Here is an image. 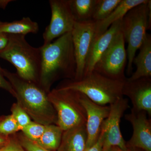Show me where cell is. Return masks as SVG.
I'll use <instances>...</instances> for the list:
<instances>
[{
	"mask_svg": "<svg viewBox=\"0 0 151 151\" xmlns=\"http://www.w3.org/2000/svg\"><path fill=\"white\" fill-rule=\"evenodd\" d=\"M51 19L43 34V45L52 42L73 29L75 21L69 5V0H50Z\"/></svg>",
	"mask_w": 151,
	"mask_h": 151,
	"instance_id": "obj_9",
	"label": "cell"
},
{
	"mask_svg": "<svg viewBox=\"0 0 151 151\" xmlns=\"http://www.w3.org/2000/svg\"><path fill=\"white\" fill-rule=\"evenodd\" d=\"M96 22H76L72 31L76 70L74 80L81 79L84 75L86 60L95 36Z\"/></svg>",
	"mask_w": 151,
	"mask_h": 151,
	"instance_id": "obj_8",
	"label": "cell"
},
{
	"mask_svg": "<svg viewBox=\"0 0 151 151\" xmlns=\"http://www.w3.org/2000/svg\"><path fill=\"white\" fill-rule=\"evenodd\" d=\"M125 80L112 79L93 70L80 80H68L58 88L77 91L97 104L109 105L124 97Z\"/></svg>",
	"mask_w": 151,
	"mask_h": 151,
	"instance_id": "obj_4",
	"label": "cell"
},
{
	"mask_svg": "<svg viewBox=\"0 0 151 151\" xmlns=\"http://www.w3.org/2000/svg\"><path fill=\"white\" fill-rule=\"evenodd\" d=\"M0 151H25L19 143L14 140L10 139L8 143L0 148Z\"/></svg>",
	"mask_w": 151,
	"mask_h": 151,
	"instance_id": "obj_27",
	"label": "cell"
},
{
	"mask_svg": "<svg viewBox=\"0 0 151 151\" xmlns=\"http://www.w3.org/2000/svg\"><path fill=\"white\" fill-rule=\"evenodd\" d=\"M11 1H0V7L2 8H5L6 6Z\"/></svg>",
	"mask_w": 151,
	"mask_h": 151,
	"instance_id": "obj_32",
	"label": "cell"
},
{
	"mask_svg": "<svg viewBox=\"0 0 151 151\" xmlns=\"http://www.w3.org/2000/svg\"><path fill=\"white\" fill-rule=\"evenodd\" d=\"M125 118L133 129L132 137L126 143L127 147L151 151V120L147 112L132 108Z\"/></svg>",
	"mask_w": 151,
	"mask_h": 151,
	"instance_id": "obj_11",
	"label": "cell"
},
{
	"mask_svg": "<svg viewBox=\"0 0 151 151\" xmlns=\"http://www.w3.org/2000/svg\"><path fill=\"white\" fill-rule=\"evenodd\" d=\"M3 69L0 66V88L6 90L14 97L15 94L14 91L9 81L6 79Z\"/></svg>",
	"mask_w": 151,
	"mask_h": 151,
	"instance_id": "obj_26",
	"label": "cell"
},
{
	"mask_svg": "<svg viewBox=\"0 0 151 151\" xmlns=\"http://www.w3.org/2000/svg\"><path fill=\"white\" fill-rule=\"evenodd\" d=\"M137 148L127 147L126 150H122L118 147H113L110 149L109 151H137L136 150Z\"/></svg>",
	"mask_w": 151,
	"mask_h": 151,
	"instance_id": "obj_31",
	"label": "cell"
},
{
	"mask_svg": "<svg viewBox=\"0 0 151 151\" xmlns=\"http://www.w3.org/2000/svg\"><path fill=\"white\" fill-rule=\"evenodd\" d=\"M122 19L113 23L104 33L94 39L86 60L84 76L94 70V66L101 56L110 45L117 33L121 30Z\"/></svg>",
	"mask_w": 151,
	"mask_h": 151,
	"instance_id": "obj_14",
	"label": "cell"
},
{
	"mask_svg": "<svg viewBox=\"0 0 151 151\" xmlns=\"http://www.w3.org/2000/svg\"><path fill=\"white\" fill-rule=\"evenodd\" d=\"M104 139V133L103 130L100 131L99 138L96 143L92 147L85 151H103V142Z\"/></svg>",
	"mask_w": 151,
	"mask_h": 151,
	"instance_id": "obj_28",
	"label": "cell"
},
{
	"mask_svg": "<svg viewBox=\"0 0 151 151\" xmlns=\"http://www.w3.org/2000/svg\"><path fill=\"white\" fill-rule=\"evenodd\" d=\"M19 130L20 129L12 114L5 117L0 122V133L4 136L9 137Z\"/></svg>",
	"mask_w": 151,
	"mask_h": 151,
	"instance_id": "obj_24",
	"label": "cell"
},
{
	"mask_svg": "<svg viewBox=\"0 0 151 151\" xmlns=\"http://www.w3.org/2000/svg\"><path fill=\"white\" fill-rule=\"evenodd\" d=\"M109 105L110 113L101 128L104 133L103 151H109L113 147L126 150L127 144L122 136L120 124L124 113L129 108V100L123 97Z\"/></svg>",
	"mask_w": 151,
	"mask_h": 151,
	"instance_id": "obj_10",
	"label": "cell"
},
{
	"mask_svg": "<svg viewBox=\"0 0 151 151\" xmlns=\"http://www.w3.org/2000/svg\"><path fill=\"white\" fill-rule=\"evenodd\" d=\"M19 142L27 151H51L44 148L35 142L27 138L23 134L18 136Z\"/></svg>",
	"mask_w": 151,
	"mask_h": 151,
	"instance_id": "obj_25",
	"label": "cell"
},
{
	"mask_svg": "<svg viewBox=\"0 0 151 151\" xmlns=\"http://www.w3.org/2000/svg\"><path fill=\"white\" fill-rule=\"evenodd\" d=\"M122 94L129 98L132 108L137 111H145L151 116V78L145 77L133 81L126 78Z\"/></svg>",
	"mask_w": 151,
	"mask_h": 151,
	"instance_id": "obj_13",
	"label": "cell"
},
{
	"mask_svg": "<svg viewBox=\"0 0 151 151\" xmlns=\"http://www.w3.org/2000/svg\"><path fill=\"white\" fill-rule=\"evenodd\" d=\"M39 29L37 23L28 17L13 22H0V33L7 34L26 35L29 33H37Z\"/></svg>",
	"mask_w": 151,
	"mask_h": 151,
	"instance_id": "obj_18",
	"label": "cell"
},
{
	"mask_svg": "<svg viewBox=\"0 0 151 151\" xmlns=\"http://www.w3.org/2000/svg\"><path fill=\"white\" fill-rule=\"evenodd\" d=\"M11 111L12 115L15 119L21 131L32 122L30 117L19 103H15L13 105Z\"/></svg>",
	"mask_w": 151,
	"mask_h": 151,
	"instance_id": "obj_23",
	"label": "cell"
},
{
	"mask_svg": "<svg viewBox=\"0 0 151 151\" xmlns=\"http://www.w3.org/2000/svg\"><path fill=\"white\" fill-rule=\"evenodd\" d=\"M63 131L57 125H47L43 134L36 142L37 145L50 151L59 148Z\"/></svg>",
	"mask_w": 151,
	"mask_h": 151,
	"instance_id": "obj_20",
	"label": "cell"
},
{
	"mask_svg": "<svg viewBox=\"0 0 151 151\" xmlns=\"http://www.w3.org/2000/svg\"><path fill=\"white\" fill-rule=\"evenodd\" d=\"M151 1L131 9L122 19L121 31L128 43L127 73L132 74L133 60L151 28Z\"/></svg>",
	"mask_w": 151,
	"mask_h": 151,
	"instance_id": "obj_5",
	"label": "cell"
},
{
	"mask_svg": "<svg viewBox=\"0 0 151 151\" xmlns=\"http://www.w3.org/2000/svg\"><path fill=\"white\" fill-rule=\"evenodd\" d=\"M3 71L14 91L17 103L35 122L45 126L56 124V111L46 91L39 84L24 80L6 69Z\"/></svg>",
	"mask_w": 151,
	"mask_h": 151,
	"instance_id": "obj_2",
	"label": "cell"
},
{
	"mask_svg": "<svg viewBox=\"0 0 151 151\" xmlns=\"http://www.w3.org/2000/svg\"><path fill=\"white\" fill-rule=\"evenodd\" d=\"M41 70L40 86L45 91L53 80L60 76L74 79L76 64L71 32L53 42L40 47Z\"/></svg>",
	"mask_w": 151,
	"mask_h": 151,
	"instance_id": "obj_1",
	"label": "cell"
},
{
	"mask_svg": "<svg viewBox=\"0 0 151 151\" xmlns=\"http://www.w3.org/2000/svg\"><path fill=\"white\" fill-rule=\"evenodd\" d=\"M10 138L0 133V148L6 145L10 141Z\"/></svg>",
	"mask_w": 151,
	"mask_h": 151,
	"instance_id": "obj_30",
	"label": "cell"
},
{
	"mask_svg": "<svg viewBox=\"0 0 151 151\" xmlns=\"http://www.w3.org/2000/svg\"><path fill=\"white\" fill-rule=\"evenodd\" d=\"M0 58L12 63L16 68L17 74L22 78L39 83L41 50L40 47L31 46L27 41L25 35L9 34L8 44L0 52Z\"/></svg>",
	"mask_w": 151,
	"mask_h": 151,
	"instance_id": "obj_3",
	"label": "cell"
},
{
	"mask_svg": "<svg viewBox=\"0 0 151 151\" xmlns=\"http://www.w3.org/2000/svg\"><path fill=\"white\" fill-rule=\"evenodd\" d=\"M80 93V101L86 111V128L87 142L86 150L97 142L101 131V126L110 113V105H101L94 103L82 93Z\"/></svg>",
	"mask_w": 151,
	"mask_h": 151,
	"instance_id": "obj_12",
	"label": "cell"
},
{
	"mask_svg": "<svg viewBox=\"0 0 151 151\" xmlns=\"http://www.w3.org/2000/svg\"><path fill=\"white\" fill-rule=\"evenodd\" d=\"M47 97L56 111L57 125L63 132L86 125V112L79 92L58 88L49 92Z\"/></svg>",
	"mask_w": 151,
	"mask_h": 151,
	"instance_id": "obj_6",
	"label": "cell"
},
{
	"mask_svg": "<svg viewBox=\"0 0 151 151\" xmlns=\"http://www.w3.org/2000/svg\"><path fill=\"white\" fill-rule=\"evenodd\" d=\"M87 137L86 125L63 132L61 144L64 151H85Z\"/></svg>",
	"mask_w": 151,
	"mask_h": 151,
	"instance_id": "obj_17",
	"label": "cell"
},
{
	"mask_svg": "<svg viewBox=\"0 0 151 151\" xmlns=\"http://www.w3.org/2000/svg\"><path fill=\"white\" fill-rule=\"evenodd\" d=\"M149 0H121L117 7L111 14L102 21L96 22L95 38L100 36L108 29L110 26L124 17L127 13L136 6L147 2Z\"/></svg>",
	"mask_w": 151,
	"mask_h": 151,
	"instance_id": "obj_16",
	"label": "cell"
},
{
	"mask_svg": "<svg viewBox=\"0 0 151 151\" xmlns=\"http://www.w3.org/2000/svg\"><path fill=\"white\" fill-rule=\"evenodd\" d=\"M140 51L137 56H135L133 63L137 66V69L129 78V81H133L145 77H151V37L147 34L145 39Z\"/></svg>",
	"mask_w": 151,
	"mask_h": 151,
	"instance_id": "obj_15",
	"label": "cell"
},
{
	"mask_svg": "<svg viewBox=\"0 0 151 151\" xmlns=\"http://www.w3.org/2000/svg\"><path fill=\"white\" fill-rule=\"evenodd\" d=\"M9 40V34L0 33V52L7 46Z\"/></svg>",
	"mask_w": 151,
	"mask_h": 151,
	"instance_id": "obj_29",
	"label": "cell"
},
{
	"mask_svg": "<svg viewBox=\"0 0 151 151\" xmlns=\"http://www.w3.org/2000/svg\"><path fill=\"white\" fill-rule=\"evenodd\" d=\"M98 0H69L70 10L76 22L92 20Z\"/></svg>",
	"mask_w": 151,
	"mask_h": 151,
	"instance_id": "obj_19",
	"label": "cell"
},
{
	"mask_svg": "<svg viewBox=\"0 0 151 151\" xmlns=\"http://www.w3.org/2000/svg\"><path fill=\"white\" fill-rule=\"evenodd\" d=\"M5 117H0V122Z\"/></svg>",
	"mask_w": 151,
	"mask_h": 151,
	"instance_id": "obj_33",
	"label": "cell"
},
{
	"mask_svg": "<svg viewBox=\"0 0 151 151\" xmlns=\"http://www.w3.org/2000/svg\"><path fill=\"white\" fill-rule=\"evenodd\" d=\"M121 0H98L92 17V20L102 21L108 17L117 7Z\"/></svg>",
	"mask_w": 151,
	"mask_h": 151,
	"instance_id": "obj_21",
	"label": "cell"
},
{
	"mask_svg": "<svg viewBox=\"0 0 151 151\" xmlns=\"http://www.w3.org/2000/svg\"><path fill=\"white\" fill-rule=\"evenodd\" d=\"M125 43L121 29L94 66V70L112 79L126 80L124 70L127 55Z\"/></svg>",
	"mask_w": 151,
	"mask_h": 151,
	"instance_id": "obj_7",
	"label": "cell"
},
{
	"mask_svg": "<svg viewBox=\"0 0 151 151\" xmlns=\"http://www.w3.org/2000/svg\"><path fill=\"white\" fill-rule=\"evenodd\" d=\"M46 126L32 122L22 131L23 135L33 142H36L41 137Z\"/></svg>",
	"mask_w": 151,
	"mask_h": 151,
	"instance_id": "obj_22",
	"label": "cell"
}]
</instances>
